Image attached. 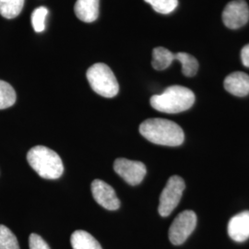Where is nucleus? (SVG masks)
Wrapping results in <instances>:
<instances>
[{"label": "nucleus", "instance_id": "nucleus-1", "mask_svg": "<svg viewBox=\"0 0 249 249\" xmlns=\"http://www.w3.org/2000/svg\"><path fill=\"white\" fill-rule=\"evenodd\" d=\"M140 132L149 142L177 147L184 142L185 134L177 123L163 118H150L140 125Z\"/></svg>", "mask_w": 249, "mask_h": 249}, {"label": "nucleus", "instance_id": "nucleus-2", "mask_svg": "<svg viewBox=\"0 0 249 249\" xmlns=\"http://www.w3.org/2000/svg\"><path fill=\"white\" fill-rule=\"evenodd\" d=\"M195 103V94L183 86H170L161 94L153 95L151 106L155 110L166 114H178L187 111Z\"/></svg>", "mask_w": 249, "mask_h": 249}, {"label": "nucleus", "instance_id": "nucleus-3", "mask_svg": "<svg viewBox=\"0 0 249 249\" xmlns=\"http://www.w3.org/2000/svg\"><path fill=\"white\" fill-rule=\"evenodd\" d=\"M27 160L31 167L45 179H57L64 172V165L59 155L45 146H36L32 148Z\"/></svg>", "mask_w": 249, "mask_h": 249}, {"label": "nucleus", "instance_id": "nucleus-4", "mask_svg": "<svg viewBox=\"0 0 249 249\" xmlns=\"http://www.w3.org/2000/svg\"><path fill=\"white\" fill-rule=\"evenodd\" d=\"M87 80L91 89L99 95L113 98L119 91V84L111 69L104 63H96L87 71Z\"/></svg>", "mask_w": 249, "mask_h": 249}, {"label": "nucleus", "instance_id": "nucleus-5", "mask_svg": "<svg viewBox=\"0 0 249 249\" xmlns=\"http://www.w3.org/2000/svg\"><path fill=\"white\" fill-rule=\"evenodd\" d=\"M185 187L186 185L183 178L178 176H174L169 178L160 196L158 212L160 216L167 217L173 213L181 200Z\"/></svg>", "mask_w": 249, "mask_h": 249}, {"label": "nucleus", "instance_id": "nucleus-6", "mask_svg": "<svg viewBox=\"0 0 249 249\" xmlns=\"http://www.w3.org/2000/svg\"><path fill=\"white\" fill-rule=\"evenodd\" d=\"M196 216L192 211H185L174 220L169 229V239L173 245L179 246L185 243L195 230Z\"/></svg>", "mask_w": 249, "mask_h": 249}, {"label": "nucleus", "instance_id": "nucleus-7", "mask_svg": "<svg viewBox=\"0 0 249 249\" xmlns=\"http://www.w3.org/2000/svg\"><path fill=\"white\" fill-rule=\"evenodd\" d=\"M114 169L119 177L131 186L141 184L147 173L146 166L142 162L124 158H118L115 160Z\"/></svg>", "mask_w": 249, "mask_h": 249}, {"label": "nucleus", "instance_id": "nucleus-8", "mask_svg": "<svg viewBox=\"0 0 249 249\" xmlns=\"http://www.w3.org/2000/svg\"><path fill=\"white\" fill-rule=\"evenodd\" d=\"M249 8L245 0L231 1L223 12V23L230 29H238L248 23Z\"/></svg>", "mask_w": 249, "mask_h": 249}, {"label": "nucleus", "instance_id": "nucleus-9", "mask_svg": "<svg viewBox=\"0 0 249 249\" xmlns=\"http://www.w3.org/2000/svg\"><path fill=\"white\" fill-rule=\"evenodd\" d=\"M91 193L95 201L108 211H116L120 207V200L116 191L106 182L96 179L91 183Z\"/></svg>", "mask_w": 249, "mask_h": 249}, {"label": "nucleus", "instance_id": "nucleus-10", "mask_svg": "<svg viewBox=\"0 0 249 249\" xmlns=\"http://www.w3.org/2000/svg\"><path fill=\"white\" fill-rule=\"evenodd\" d=\"M228 234L231 239L242 243L249 238V212L234 215L228 223Z\"/></svg>", "mask_w": 249, "mask_h": 249}, {"label": "nucleus", "instance_id": "nucleus-11", "mask_svg": "<svg viewBox=\"0 0 249 249\" xmlns=\"http://www.w3.org/2000/svg\"><path fill=\"white\" fill-rule=\"evenodd\" d=\"M224 88L232 95L244 97L249 93V75L244 72H233L224 80Z\"/></svg>", "mask_w": 249, "mask_h": 249}, {"label": "nucleus", "instance_id": "nucleus-12", "mask_svg": "<svg viewBox=\"0 0 249 249\" xmlns=\"http://www.w3.org/2000/svg\"><path fill=\"white\" fill-rule=\"evenodd\" d=\"M100 0H77L74 11L77 18L84 22H93L99 17Z\"/></svg>", "mask_w": 249, "mask_h": 249}, {"label": "nucleus", "instance_id": "nucleus-13", "mask_svg": "<svg viewBox=\"0 0 249 249\" xmlns=\"http://www.w3.org/2000/svg\"><path fill=\"white\" fill-rule=\"evenodd\" d=\"M71 242L73 249H103L98 241L89 232L82 230L74 231Z\"/></svg>", "mask_w": 249, "mask_h": 249}, {"label": "nucleus", "instance_id": "nucleus-14", "mask_svg": "<svg viewBox=\"0 0 249 249\" xmlns=\"http://www.w3.org/2000/svg\"><path fill=\"white\" fill-rule=\"evenodd\" d=\"M175 60V53L164 47H156L152 51L151 65L156 71H164Z\"/></svg>", "mask_w": 249, "mask_h": 249}, {"label": "nucleus", "instance_id": "nucleus-15", "mask_svg": "<svg viewBox=\"0 0 249 249\" xmlns=\"http://www.w3.org/2000/svg\"><path fill=\"white\" fill-rule=\"evenodd\" d=\"M25 0H0V15L4 18H16L24 7Z\"/></svg>", "mask_w": 249, "mask_h": 249}, {"label": "nucleus", "instance_id": "nucleus-16", "mask_svg": "<svg viewBox=\"0 0 249 249\" xmlns=\"http://www.w3.org/2000/svg\"><path fill=\"white\" fill-rule=\"evenodd\" d=\"M175 60H178L182 65V72L187 77H193L198 70V62L196 58L189 53L180 52L175 53Z\"/></svg>", "mask_w": 249, "mask_h": 249}, {"label": "nucleus", "instance_id": "nucleus-17", "mask_svg": "<svg viewBox=\"0 0 249 249\" xmlns=\"http://www.w3.org/2000/svg\"><path fill=\"white\" fill-rule=\"evenodd\" d=\"M16 91L8 82L0 80V110L12 107L16 102Z\"/></svg>", "mask_w": 249, "mask_h": 249}, {"label": "nucleus", "instance_id": "nucleus-18", "mask_svg": "<svg viewBox=\"0 0 249 249\" xmlns=\"http://www.w3.org/2000/svg\"><path fill=\"white\" fill-rule=\"evenodd\" d=\"M0 249H19L15 234L2 224H0Z\"/></svg>", "mask_w": 249, "mask_h": 249}, {"label": "nucleus", "instance_id": "nucleus-19", "mask_svg": "<svg viewBox=\"0 0 249 249\" xmlns=\"http://www.w3.org/2000/svg\"><path fill=\"white\" fill-rule=\"evenodd\" d=\"M48 14V9L45 7H39L34 10L32 14V24L36 33H42L45 29V18Z\"/></svg>", "mask_w": 249, "mask_h": 249}, {"label": "nucleus", "instance_id": "nucleus-20", "mask_svg": "<svg viewBox=\"0 0 249 249\" xmlns=\"http://www.w3.org/2000/svg\"><path fill=\"white\" fill-rule=\"evenodd\" d=\"M152 9L160 14H169L177 9L178 0H153Z\"/></svg>", "mask_w": 249, "mask_h": 249}, {"label": "nucleus", "instance_id": "nucleus-21", "mask_svg": "<svg viewBox=\"0 0 249 249\" xmlns=\"http://www.w3.org/2000/svg\"><path fill=\"white\" fill-rule=\"evenodd\" d=\"M30 249H51L48 244L40 235L32 233L29 238Z\"/></svg>", "mask_w": 249, "mask_h": 249}, {"label": "nucleus", "instance_id": "nucleus-22", "mask_svg": "<svg viewBox=\"0 0 249 249\" xmlns=\"http://www.w3.org/2000/svg\"><path fill=\"white\" fill-rule=\"evenodd\" d=\"M241 59L245 67L249 68V44L245 45L241 51Z\"/></svg>", "mask_w": 249, "mask_h": 249}, {"label": "nucleus", "instance_id": "nucleus-23", "mask_svg": "<svg viewBox=\"0 0 249 249\" xmlns=\"http://www.w3.org/2000/svg\"><path fill=\"white\" fill-rule=\"evenodd\" d=\"M144 1H145V2H147V3H149L150 5H151V3L153 2V0H144Z\"/></svg>", "mask_w": 249, "mask_h": 249}]
</instances>
